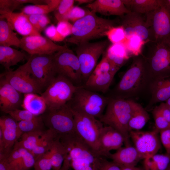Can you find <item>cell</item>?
I'll return each instance as SVG.
<instances>
[{
  "label": "cell",
  "instance_id": "9",
  "mask_svg": "<svg viewBox=\"0 0 170 170\" xmlns=\"http://www.w3.org/2000/svg\"><path fill=\"white\" fill-rule=\"evenodd\" d=\"M42 115L44 123L59 139L75 133L74 116L68 104L56 110H47Z\"/></svg>",
  "mask_w": 170,
  "mask_h": 170
},
{
  "label": "cell",
  "instance_id": "11",
  "mask_svg": "<svg viewBox=\"0 0 170 170\" xmlns=\"http://www.w3.org/2000/svg\"><path fill=\"white\" fill-rule=\"evenodd\" d=\"M71 110L74 117L76 133L99 155L103 123L96 118Z\"/></svg>",
  "mask_w": 170,
  "mask_h": 170
},
{
  "label": "cell",
  "instance_id": "3",
  "mask_svg": "<svg viewBox=\"0 0 170 170\" xmlns=\"http://www.w3.org/2000/svg\"><path fill=\"white\" fill-rule=\"evenodd\" d=\"M116 22L114 20L99 17L96 13L89 11L86 16L74 23L72 34L65 41L78 45L102 37L106 36L110 29L115 26Z\"/></svg>",
  "mask_w": 170,
  "mask_h": 170
},
{
  "label": "cell",
  "instance_id": "49",
  "mask_svg": "<svg viewBox=\"0 0 170 170\" xmlns=\"http://www.w3.org/2000/svg\"><path fill=\"white\" fill-rule=\"evenodd\" d=\"M73 25L69 21H62L58 22L56 26L59 33L64 38L72 33Z\"/></svg>",
  "mask_w": 170,
  "mask_h": 170
},
{
  "label": "cell",
  "instance_id": "13",
  "mask_svg": "<svg viewBox=\"0 0 170 170\" xmlns=\"http://www.w3.org/2000/svg\"><path fill=\"white\" fill-rule=\"evenodd\" d=\"M53 55H31L27 61L31 76L42 89L46 88L57 75L53 68Z\"/></svg>",
  "mask_w": 170,
  "mask_h": 170
},
{
  "label": "cell",
  "instance_id": "55",
  "mask_svg": "<svg viewBox=\"0 0 170 170\" xmlns=\"http://www.w3.org/2000/svg\"><path fill=\"white\" fill-rule=\"evenodd\" d=\"M75 2H77L79 4H81L84 3H89L93 2L94 0H76Z\"/></svg>",
  "mask_w": 170,
  "mask_h": 170
},
{
  "label": "cell",
  "instance_id": "46",
  "mask_svg": "<svg viewBox=\"0 0 170 170\" xmlns=\"http://www.w3.org/2000/svg\"><path fill=\"white\" fill-rule=\"evenodd\" d=\"M89 11V10H86L79 7L74 6L68 15V20L74 23L86 16Z\"/></svg>",
  "mask_w": 170,
  "mask_h": 170
},
{
  "label": "cell",
  "instance_id": "50",
  "mask_svg": "<svg viewBox=\"0 0 170 170\" xmlns=\"http://www.w3.org/2000/svg\"><path fill=\"white\" fill-rule=\"evenodd\" d=\"M99 170H121V167L114 162L109 161L107 158H103Z\"/></svg>",
  "mask_w": 170,
  "mask_h": 170
},
{
  "label": "cell",
  "instance_id": "62",
  "mask_svg": "<svg viewBox=\"0 0 170 170\" xmlns=\"http://www.w3.org/2000/svg\"></svg>",
  "mask_w": 170,
  "mask_h": 170
},
{
  "label": "cell",
  "instance_id": "44",
  "mask_svg": "<svg viewBox=\"0 0 170 170\" xmlns=\"http://www.w3.org/2000/svg\"><path fill=\"white\" fill-rule=\"evenodd\" d=\"M152 113L154 120L155 129L160 132L162 130L170 128V123L162 116L157 106L154 109Z\"/></svg>",
  "mask_w": 170,
  "mask_h": 170
},
{
  "label": "cell",
  "instance_id": "1",
  "mask_svg": "<svg viewBox=\"0 0 170 170\" xmlns=\"http://www.w3.org/2000/svg\"><path fill=\"white\" fill-rule=\"evenodd\" d=\"M64 146V162L74 170H99L102 159L75 133L60 139Z\"/></svg>",
  "mask_w": 170,
  "mask_h": 170
},
{
  "label": "cell",
  "instance_id": "15",
  "mask_svg": "<svg viewBox=\"0 0 170 170\" xmlns=\"http://www.w3.org/2000/svg\"><path fill=\"white\" fill-rule=\"evenodd\" d=\"M155 129L151 131L132 130L129 135L134 147L143 159L157 154L161 147L159 133Z\"/></svg>",
  "mask_w": 170,
  "mask_h": 170
},
{
  "label": "cell",
  "instance_id": "19",
  "mask_svg": "<svg viewBox=\"0 0 170 170\" xmlns=\"http://www.w3.org/2000/svg\"><path fill=\"white\" fill-rule=\"evenodd\" d=\"M0 108L5 113L19 109L23 98L22 94L15 89L3 77L0 76Z\"/></svg>",
  "mask_w": 170,
  "mask_h": 170
},
{
  "label": "cell",
  "instance_id": "39",
  "mask_svg": "<svg viewBox=\"0 0 170 170\" xmlns=\"http://www.w3.org/2000/svg\"><path fill=\"white\" fill-rule=\"evenodd\" d=\"M43 122L42 117L40 116L33 120L18 122V126L19 129L23 134L42 130Z\"/></svg>",
  "mask_w": 170,
  "mask_h": 170
},
{
  "label": "cell",
  "instance_id": "36",
  "mask_svg": "<svg viewBox=\"0 0 170 170\" xmlns=\"http://www.w3.org/2000/svg\"><path fill=\"white\" fill-rule=\"evenodd\" d=\"M44 131L42 130L23 133L19 144L27 150L31 152L37 144Z\"/></svg>",
  "mask_w": 170,
  "mask_h": 170
},
{
  "label": "cell",
  "instance_id": "42",
  "mask_svg": "<svg viewBox=\"0 0 170 170\" xmlns=\"http://www.w3.org/2000/svg\"><path fill=\"white\" fill-rule=\"evenodd\" d=\"M29 21L35 29L40 33L50 23V20L46 14L28 15Z\"/></svg>",
  "mask_w": 170,
  "mask_h": 170
},
{
  "label": "cell",
  "instance_id": "31",
  "mask_svg": "<svg viewBox=\"0 0 170 170\" xmlns=\"http://www.w3.org/2000/svg\"><path fill=\"white\" fill-rule=\"evenodd\" d=\"M144 160V170H166L170 165V157L166 154H156Z\"/></svg>",
  "mask_w": 170,
  "mask_h": 170
},
{
  "label": "cell",
  "instance_id": "37",
  "mask_svg": "<svg viewBox=\"0 0 170 170\" xmlns=\"http://www.w3.org/2000/svg\"><path fill=\"white\" fill-rule=\"evenodd\" d=\"M150 90L151 96L148 108L151 107L158 102L165 101L170 97V82L165 86L154 88Z\"/></svg>",
  "mask_w": 170,
  "mask_h": 170
},
{
  "label": "cell",
  "instance_id": "23",
  "mask_svg": "<svg viewBox=\"0 0 170 170\" xmlns=\"http://www.w3.org/2000/svg\"><path fill=\"white\" fill-rule=\"evenodd\" d=\"M108 158L120 167L136 166L140 160L144 159L134 146L132 145L120 148L115 153H111Z\"/></svg>",
  "mask_w": 170,
  "mask_h": 170
},
{
  "label": "cell",
  "instance_id": "28",
  "mask_svg": "<svg viewBox=\"0 0 170 170\" xmlns=\"http://www.w3.org/2000/svg\"><path fill=\"white\" fill-rule=\"evenodd\" d=\"M26 57L24 53L10 47L0 46V64L6 70L17 65Z\"/></svg>",
  "mask_w": 170,
  "mask_h": 170
},
{
  "label": "cell",
  "instance_id": "35",
  "mask_svg": "<svg viewBox=\"0 0 170 170\" xmlns=\"http://www.w3.org/2000/svg\"><path fill=\"white\" fill-rule=\"evenodd\" d=\"M146 42L137 35H134L127 39L123 43L129 57L141 55L143 47Z\"/></svg>",
  "mask_w": 170,
  "mask_h": 170
},
{
  "label": "cell",
  "instance_id": "10",
  "mask_svg": "<svg viewBox=\"0 0 170 170\" xmlns=\"http://www.w3.org/2000/svg\"><path fill=\"white\" fill-rule=\"evenodd\" d=\"M109 45V41L105 40L93 42H85L77 45L75 49L76 55L80 64L82 80L85 82L93 72L99 58L105 53Z\"/></svg>",
  "mask_w": 170,
  "mask_h": 170
},
{
  "label": "cell",
  "instance_id": "59",
  "mask_svg": "<svg viewBox=\"0 0 170 170\" xmlns=\"http://www.w3.org/2000/svg\"><path fill=\"white\" fill-rule=\"evenodd\" d=\"M167 5L170 8V0H165Z\"/></svg>",
  "mask_w": 170,
  "mask_h": 170
},
{
  "label": "cell",
  "instance_id": "56",
  "mask_svg": "<svg viewBox=\"0 0 170 170\" xmlns=\"http://www.w3.org/2000/svg\"><path fill=\"white\" fill-rule=\"evenodd\" d=\"M166 150V154L170 157V144Z\"/></svg>",
  "mask_w": 170,
  "mask_h": 170
},
{
  "label": "cell",
  "instance_id": "48",
  "mask_svg": "<svg viewBox=\"0 0 170 170\" xmlns=\"http://www.w3.org/2000/svg\"><path fill=\"white\" fill-rule=\"evenodd\" d=\"M44 33L52 41L61 42L65 39L59 33L56 27L53 25L47 27L44 30Z\"/></svg>",
  "mask_w": 170,
  "mask_h": 170
},
{
  "label": "cell",
  "instance_id": "61",
  "mask_svg": "<svg viewBox=\"0 0 170 170\" xmlns=\"http://www.w3.org/2000/svg\"><path fill=\"white\" fill-rule=\"evenodd\" d=\"M168 107H169V110H170V106H168Z\"/></svg>",
  "mask_w": 170,
  "mask_h": 170
},
{
  "label": "cell",
  "instance_id": "22",
  "mask_svg": "<svg viewBox=\"0 0 170 170\" xmlns=\"http://www.w3.org/2000/svg\"><path fill=\"white\" fill-rule=\"evenodd\" d=\"M0 130L3 134L4 151H9L23 134L18 129V122L10 116L0 117Z\"/></svg>",
  "mask_w": 170,
  "mask_h": 170
},
{
  "label": "cell",
  "instance_id": "7",
  "mask_svg": "<svg viewBox=\"0 0 170 170\" xmlns=\"http://www.w3.org/2000/svg\"><path fill=\"white\" fill-rule=\"evenodd\" d=\"M77 87L67 78L57 75L41 95L45 100L47 110H56L67 104Z\"/></svg>",
  "mask_w": 170,
  "mask_h": 170
},
{
  "label": "cell",
  "instance_id": "16",
  "mask_svg": "<svg viewBox=\"0 0 170 170\" xmlns=\"http://www.w3.org/2000/svg\"><path fill=\"white\" fill-rule=\"evenodd\" d=\"M20 39V48L30 55L53 54L67 48L66 45H57L48 37L41 35L25 36Z\"/></svg>",
  "mask_w": 170,
  "mask_h": 170
},
{
  "label": "cell",
  "instance_id": "33",
  "mask_svg": "<svg viewBox=\"0 0 170 170\" xmlns=\"http://www.w3.org/2000/svg\"><path fill=\"white\" fill-rule=\"evenodd\" d=\"M49 151L52 170H60L63 165L66 152L64 146L59 138L55 139Z\"/></svg>",
  "mask_w": 170,
  "mask_h": 170
},
{
  "label": "cell",
  "instance_id": "17",
  "mask_svg": "<svg viewBox=\"0 0 170 170\" xmlns=\"http://www.w3.org/2000/svg\"><path fill=\"white\" fill-rule=\"evenodd\" d=\"M121 17V25L124 30L126 39L137 35L144 41L149 42L148 28L142 14L130 12Z\"/></svg>",
  "mask_w": 170,
  "mask_h": 170
},
{
  "label": "cell",
  "instance_id": "8",
  "mask_svg": "<svg viewBox=\"0 0 170 170\" xmlns=\"http://www.w3.org/2000/svg\"><path fill=\"white\" fill-rule=\"evenodd\" d=\"M145 15L149 42L158 43L170 40V8L165 0L160 7Z\"/></svg>",
  "mask_w": 170,
  "mask_h": 170
},
{
  "label": "cell",
  "instance_id": "40",
  "mask_svg": "<svg viewBox=\"0 0 170 170\" xmlns=\"http://www.w3.org/2000/svg\"><path fill=\"white\" fill-rule=\"evenodd\" d=\"M75 2L74 0H61L59 6L54 11L55 17L58 22L68 21V16L74 7Z\"/></svg>",
  "mask_w": 170,
  "mask_h": 170
},
{
  "label": "cell",
  "instance_id": "14",
  "mask_svg": "<svg viewBox=\"0 0 170 170\" xmlns=\"http://www.w3.org/2000/svg\"><path fill=\"white\" fill-rule=\"evenodd\" d=\"M17 91L24 94L35 93L40 95L42 89L31 76L27 62L14 71L6 70L0 74Z\"/></svg>",
  "mask_w": 170,
  "mask_h": 170
},
{
  "label": "cell",
  "instance_id": "57",
  "mask_svg": "<svg viewBox=\"0 0 170 170\" xmlns=\"http://www.w3.org/2000/svg\"><path fill=\"white\" fill-rule=\"evenodd\" d=\"M69 169V168L68 167H66V166L63 165L61 168L59 170H68Z\"/></svg>",
  "mask_w": 170,
  "mask_h": 170
},
{
  "label": "cell",
  "instance_id": "54",
  "mask_svg": "<svg viewBox=\"0 0 170 170\" xmlns=\"http://www.w3.org/2000/svg\"><path fill=\"white\" fill-rule=\"evenodd\" d=\"M121 170H144L136 166H122L121 167Z\"/></svg>",
  "mask_w": 170,
  "mask_h": 170
},
{
  "label": "cell",
  "instance_id": "21",
  "mask_svg": "<svg viewBox=\"0 0 170 170\" xmlns=\"http://www.w3.org/2000/svg\"><path fill=\"white\" fill-rule=\"evenodd\" d=\"M86 7L96 13L105 15L121 16L130 12L122 0H96L88 4Z\"/></svg>",
  "mask_w": 170,
  "mask_h": 170
},
{
  "label": "cell",
  "instance_id": "45",
  "mask_svg": "<svg viewBox=\"0 0 170 170\" xmlns=\"http://www.w3.org/2000/svg\"><path fill=\"white\" fill-rule=\"evenodd\" d=\"M17 122L33 120L37 116H35L27 110L17 109L6 113Z\"/></svg>",
  "mask_w": 170,
  "mask_h": 170
},
{
  "label": "cell",
  "instance_id": "4",
  "mask_svg": "<svg viewBox=\"0 0 170 170\" xmlns=\"http://www.w3.org/2000/svg\"><path fill=\"white\" fill-rule=\"evenodd\" d=\"M109 98L105 112L99 119L122 135L125 146L131 145L128 123L136 102L131 100Z\"/></svg>",
  "mask_w": 170,
  "mask_h": 170
},
{
  "label": "cell",
  "instance_id": "43",
  "mask_svg": "<svg viewBox=\"0 0 170 170\" xmlns=\"http://www.w3.org/2000/svg\"><path fill=\"white\" fill-rule=\"evenodd\" d=\"M35 170H52V166L49 150L35 158Z\"/></svg>",
  "mask_w": 170,
  "mask_h": 170
},
{
  "label": "cell",
  "instance_id": "25",
  "mask_svg": "<svg viewBox=\"0 0 170 170\" xmlns=\"http://www.w3.org/2000/svg\"><path fill=\"white\" fill-rule=\"evenodd\" d=\"M112 67L118 70L129 59V56L123 43L112 44L109 45L104 54Z\"/></svg>",
  "mask_w": 170,
  "mask_h": 170
},
{
  "label": "cell",
  "instance_id": "32",
  "mask_svg": "<svg viewBox=\"0 0 170 170\" xmlns=\"http://www.w3.org/2000/svg\"><path fill=\"white\" fill-rule=\"evenodd\" d=\"M58 138L52 129L43 132L36 147L31 152L35 158L49 150L55 139Z\"/></svg>",
  "mask_w": 170,
  "mask_h": 170
},
{
  "label": "cell",
  "instance_id": "27",
  "mask_svg": "<svg viewBox=\"0 0 170 170\" xmlns=\"http://www.w3.org/2000/svg\"><path fill=\"white\" fill-rule=\"evenodd\" d=\"M130 12L140 14L153 11L162 5L164 0H122Z\"/></svg>",
  "mask_w": 170,
  "mask_h": 170
},
{
  "label": "cell",
  "instance_id": "34",
  "mask_svg": "<svg viewBox=\"0 0 170 170\" xmlns=\"http://www.w3.org/2000/svg\"><path fill=\"white\" fill-rule=\"evenodd\" d=\"M61 1V0H49V3L47 4L27 5L22 9V12L27 15L46 14L54 11Z\"/></svg>",
  "mask_w": 170,
  "mask_h": 170
},
{
  "label": "cell",
  "instance_id": "41",
  "mask_svg": "<svg viewBox=\"0 0 170 170\" xmlns=\"http://www.w3.org/2000/svg\"><path fill=\"white\" fill-rule=\"evenodd\" d=\"M106 36L112 44L123 43L126 40L124 30L121 25L111 28L106 32Z\"/></svg>",
  "mask_w": 170,
  "mask_h": 170
},
{
  "label": "cell",
  "instance_id": "2",
  "mask_svg": "<svg viewBox=\"0 0 170 170\" xmlns=\"http://www.w3.org/2000/svg\"><path fill=\"white\" fill-rule=\"evenodd\" d=\"M150 86L143 56H135L130 66L113 89L111 98L126 99L138 95Z\"/></svg>",
  "mask_w": 170,
  "mask_h": 170
},
{
  "label": "cell",
  "instance_id": "53",
  "mask_svg": "<svg viewBox=\"0 0 170 170\" xmlns=\"http://www.w3.org/2000/svg\"><path fill=\"white\" fill-rule=\"evenodd\" d=\"M157 107L162 116L170 123V110L168 106L165 103L162 102Z\"/></svg>",
  "mask_w": 170,
  "mask_h": 170
},
{
  "label": "cell",
  "instance_id": "30",
  "mask_svg": "<svg viewBox=\"0 0 170 170\" xmlns=\"http://www.w3.org/2000/svg\"><path fill=\"white\" fill-rule=\"evenodd\" d=\"M149 119L150 116L146 110L141 105L136 102L128 123L129 131L139 130L144 127Z\"/></svg>",
  "mask_w": 170,
  "mask_h": 170
},
{
  "label": "cell",
  "instance_id": "47",
  "mask_svg": "<svg viewBox=\"0 0 170 170\" xmlns=\"http://www.w3.org/2000/svg\"><path fill=\"white\" fill-rule=\"evenodd\" d=\"M112 69L116 68L112 67L109 61L104 55L100 62L97 65L92 73L99 74L107 72Z\"/></svg>",
  "mask_w": 170,
  "mask_h": 170
},
{
  "label": "cell",
  "instance_id": "60",
  "mask_svg": "<svg viewBox=\"0 0 170 170\" xmlns=\"http://www.w3.org/2000/svg\"><path fill=\"white\" fill-rule=\"evenodd\" d=\"M166 170H170V165L168 167L167 169Z\"/></svg>",
  "mask_w": 170,
  "mask_h": 170
},
{
  "label": "cell",
  "instance_id": "58",
  "mask_svg": "<svg viewBox=\"0 0 170 170\" xmlns=\"http://www.w3.org/2000/svg\"><path fill=\"white\" fill-rule=\"evenodd\" d=\"M166 104L168 106H170V97L165 101Z\"/></svg>",
  "mask_w": 170,
  "mask_h": 170
},
{
  "label": "cell",
  "instance_id": "26",
  "mask_svg": "<svg viewBox=\"0 0 170 170\" xmlns=\"http://www.w3.org/2000/svg\"><path fill=\"white\" fill-rule=\"evenodd\" d=\"M21 107L36 116H41L47 110L43 98L41 95L32 93L24 94Z\"/></svg>",
  "mask_w": 170,
  "mask_h": 170
},
{
  "label": "cell",
  "instance_id": "24",
  "mask_svg": "<svg viewBox=\"0 0 170 170\" xmlns=\"http://www.w3.org/2000/svg\"><path fill=\"white\" fill-rule=\"evenodd\" d=\"M118 70L111 69L110 71L99 74L92 73L83 86L90 90L103 93L106 92Z\"/></svg>",
  "mask_w": 170,
  "mask_h": 170
},
{
  "label": "cell",
  "instance_id": "52",
  "mask_svg": "<svg viewBox=\"0 0 170 170\" xmlns=\"http://www.w3.org/2000/svg\"><path fill=\"white\" fill-rule=\"evenodd\" d=\"M10 153L9 151L0 153V170H11L8 160Z\"/></svg>",
  "mask_w": 170,
  "mask_h": 170
},
{
  "label": "cell",
  "instance_id": "6",
  "mask_svg": "<svg viewBox=\"0 0 170 170\" xmlns=\"http://www.w3.org/2000/svg\"><path fill=\"white\" fill-rule=\"evenodd\" d=\"M109 99L81 86L77 87L67 104L74 111L99 119L104 113Z\"/></svg>",
  "mask_w": 170,
  "mask_h": 170
},
{
  "label": "cell",
  "instance_id": "18",
  "mask_svg": "<svg viewBox=\"0 0 170 170\" xmlns=\"http://www.w3.org/2000/svg\"><path fill=\"white\" fill-rule=\"evenodd\" d=\"M122 135L110 126H104L101 132L99 139V155L108 158L112 150H117L124 144Z\"/></svg>",
  "mask_w": 170,
  "mask_h": 170
},
{
  "label": "cell",
  "instance_id": "51",
  "mask_svg": "<svg viewBox=\"0 0 170 170\" xmlns=\"http://www.w3.org/2000/svg\"><path fill=\"white\" fill-rule=\"evenodd\" d=\"M159 133L161 142L166 149L170 144V128L162 130Z\"/></svg>",
  "mask_w": 170,
  "mask_h": 170
},
{
  "label": "cell",
  "instance_id": "20",
  "mask_svg": "<svg viewBox=\"0 0 170 170\" xmlns=\"http://www.w3.org/2000/svg\"><path fill=\"white\" fill-rule=\"evenodd\" d=\"M0 19H5L13 30L24 37L41 35L30 23L28 15L22 12L0 14Z\"/></svg>",
  "mask_w": 170,
  "mask_h": 170
},
{
  "label": "cell",
  "instance_id": "38",
  "mask_svg": "<svg viewBox=\"0 0 170 170\" xmlns=\"http://www.w3.org/2000/svg\"><path fill=\"white\" fill-rule=\"evenodd\" d=\"M35 158L31 152L26 150L22 156L10 166L11 170H27L34 166Z\"/></svg>",
  "mask_w": 170,
  "mask_h": 170
},
{
  "label": "cell",
  "instance_id": "29",
  "mask_svg": "<svg viewBox=\"0 0 170 170\" xmlns=\"http://www.w3.org/2000/svg\"><path fill=\"white\" fill-rule=\"evenodd\" d=\"M20 39L13 31L8 22L4 19L0 20V46L10 47L14 46L20 47Z\"/></svg>",
  "mask_w": 170,
  "mask_h": 170
},
{
  "label": "cell",
  "instance_id": "5",
  "mask_svg": "<svg viewBox=\"0 0 170 170\" xmlns=\"http://www.w3.org/2000/svg\"><path fill=\"white\" fill-rule=\"evenodd\" d=\"M153 43L147 55L143 56L150 87L170 77V40Z\"/></svg>",
  "mask_w": 170,
  "mask_h": 170
},
{
  "label": "cell",
  "instance_id": "12",
  "mask_svg": "<svg viewBox=\"0 0 170 170\" xmlns=\"http://www.w3.org/2000/svg\"><path fill=\"white\" fill-rule=\"evenodd\" d=\"M53 63L57 75L62 76L79 86L83 81L80 64L72 50L67 48L54 54Z\"/></svg>",
  "mask_w": 170,
  "mask_h": 170
}]
</instances>
